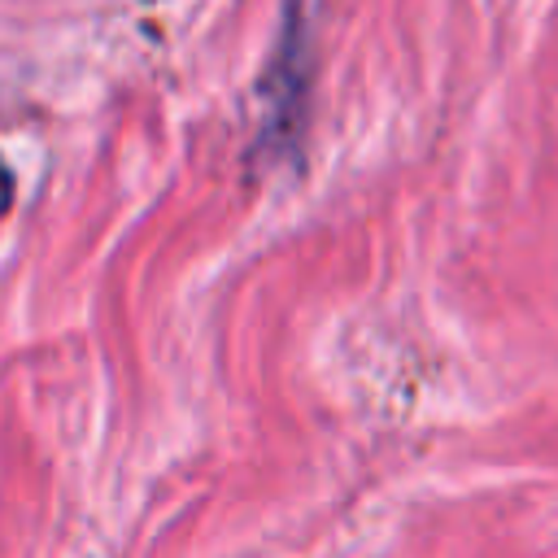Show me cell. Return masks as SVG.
Here are the masks:
<instances>
[{
	"label": "cell",
	"instance_id": "obj_1",
	"mask_svg": "<svg viewBox=\"0 0 558 558\" xmlns=\"http://www.w3.org/2000/svg\"><path fill=\"white\" fill-rule=\"evenodd\" d=\"M13 205V174H9V166L0 161V214Z\"/></svg>",
	"mask_w": 558,
	"mask_h": 558
}]
</instances>
